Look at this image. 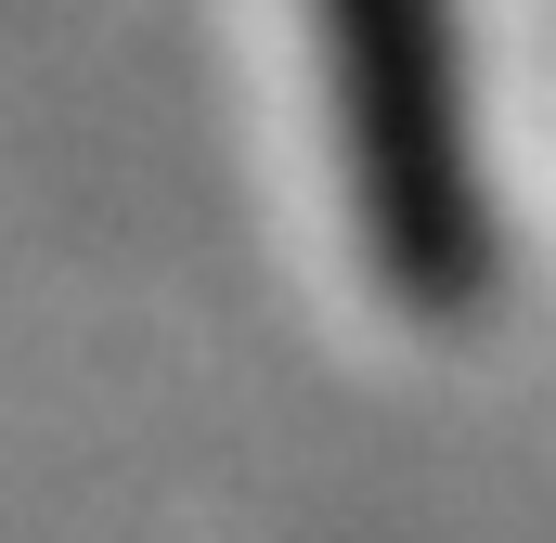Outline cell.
Segmentation results:
<instances>
[{
  "instance_id": "cell-1",
  "label": "cell",
  "mask_w": 556,
  "mask_h": 543,
  "mask_svg": "<svg viewBox=\"0 0 556 543\" xmlns=\"http://www.w3.org/2000/svg\"><path fill=\"white\" fill-rule=\"evenodd\" d=\"M324 117L350 168V233L415 324H479L505 220L479 168V91H466V0H311Z\"/></svg>"
}]
</instances>
